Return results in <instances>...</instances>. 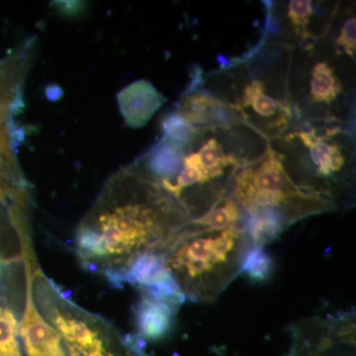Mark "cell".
I'll return each mask as SVG.
<instances>
[{
    "label": "cell",
    "instance_id": "6da1fadb",
    "mask_svg": "<svg viewBox=\"0 0 356 356\" xmlns=\"http://www.w3.org/2000/svg\"><path fill=\"white\" fill-rule=\"evenodd\" d=\"M191 221L177 200L135 168L109 178L74 236L81 266L114 287L136 259L163 254Z\"/></svg>",
    "mask_w": 356,
    "mask_h": 356
},
{
    "label": "cell",
    "instance_id": "7a4b0ae2",
    "mask_svg": "<svg viewBox=\"0 0 356 356\" xmlns=\"http://www.w3.org/2000/svg\"><path fill=\"white\" fill-rule=\"evenodd\" d=\"M233 198L247 214L245 226L250 243L259 248L273 242L300 220L337 207L332 201L295 184L281 156L270 146L261 159L236 172Z\"/></svg>",
    "mask_w": 356,
    "mask_h": 356
},
{
    "label": "cell",
    "instance_id": "3957f363",
    "mask_svg": "<svg viewBox=\"0 0 356 356\" xmlns=\"http://www.w3.org/2000/svg\"><path fill=\"white\" fill-rule=\"evenodd\" d=\"M252 247L245 224L216 231L187 224L163 261L185 299L212 303L240 274Z\"/></svg>",
    "mask_w": 356,
    "mask_h": 356
},
{
    "label": "cell",
    "instance_id": "277c9868",
    "mask_svg": "<svg viewBox=\"0 0 356 356\" xmlns=\"http://www.w3.org/2000/svg\"><path fill=\"white\" fill-rule=\"evenodd\" d=\"M33 301L55 327L67 356H143L140 339L124 337L106 318L77 305L50 280L39 264L31 275Z\"/></svg>",
    "mask_w": 356,
    "mask_h": 356
},
{
    "label": "cell",
    "instance_id": "5b68a950",
    "mask_svg": "<svg viewBox=\"0 0 356 356\" xmlns=\"http://www.w3.org/2000/svg\"><path fill=\"white\" fill-rule=\"evenodd\" d=\"M37 264L35 254L15 261H0V356H23L21 321L32 269Z\"/></svg>",
    "mask_w": 356,
    "mask_h": 356
},
{
    "label": "cell",
    "instance_id": "8992f818",
    "mask_svg": "<svg viewBox=\"0 0 356 356\" xmlns=\"http://www.w3.org/2000/svg\"><path fill=\"white\" fill-rule=\"evenodd\" d=\"M355 322L348 311L295 325L288 356H355Z\"/></svg>",
    "mask_w": 356,
    "mask_h": 356
},
{
    "label": "cell",
    "instance_id": "52a82bcc",
    "mask_svg": "<svg viewBox=\"0 0 356 356\" xmlns=\"http://www.w3.org/2000/svg\"><path fill=\"white\" fill-rule=\"evenodd\" d=\"M334 133L318 136L315 130H310L294 133L292 136L299 138L304 146L308 147L313 165V177L316 180L314 192L336 204V197L343 187L339 175L346 165V156L341 147L330 139V136Z\"/></svg>",
    "mask_w": 356,
    "mask_h": 356
},
{
    "label": "cell",
    "instance_id": "ba28073f",
    "mask_svg": "<svg viewBox=\"0 0 356 356\" xmlns=\"http://www.w3.org/2000/svg\"><path fill=\"white\" fill-rule=\"evenodd\" d=\"M10 125L0 128V205L28 213L32 205L31 187L21 170Z\"/></svg>",
    "mask_w": 356,
    "mask_h": 356
},
{
    "label": "cell",
    "instance_id": "9c48e42d",
    "mask_svg": "<svg viewBox=\"0 0 356 356\" xmlns=\"http://www.w3.org/2000/svg\"><path fill=\"white\" fill-rule=\"evenodd\" d=\"M31 41L0 60V128L9 125L11 117L20 107L26 76L34 54Z\"/></svg>",
    "mask_w": 356,
    "mask_h": 356
},
{
    "label": "cell",
    "instance_id": "30bf717a",
    "mask_svg": "<svg viewBox=\"0 0 356 356\" xmlns=\"http://www.w3.org/2000/svg\"><path fill=\"white\" fill-rule=\"evenodd\" d=\"M19 336L23 356H67L60 334L44 320L33 301L31 280Z\"/></svg>",
    "mask_w": 356,
    "mask_h": 356
},
{
    "label": "cell",
    "instance_id": "8fae6325",
    "mask_svg": "<svg viewBox=\"0 0 356 356\" xmlns=\"http://www.w3.org/2000/svg\"><path fill=\"white\" fill-rule=\"evenodd\" d=\"M247 123L261 124L259 130L282 133L288 127L290 110L286 105L274 99L266 92L261 81H252L243 89L242 103L238 106Z\"/></svg>",
    "mask_w": 356,
    "mask_h": 356
},
{
    "label": "cell",
    "instance_id": "7c38bea8",
    "mask_svg": "<svg viewBox=\"0 0 356 356\" xmlns=\"http://www.w3.org/2000/svg\"><path fill=\"white\" fill-rule=\"evenodd\" d=\"M177 111L199 131L205 129H231L238 122V106L229 104L207 93L185 96Z\"/></svg>",
    "mask_w": 356,
    "mask_h": 356
},
{
    "label": "cell",
    "instance_id": "4fadbf2b",
    "mask_svg": "<svg viewBox=\"0 0 356 356\" xmlns=\"http://www.w3.org/2000/svg\"><path fill=\"white\" fill-rule=\"evenodd\" d=\"M166 100L165 95L146 79L134 81L117 95L124 121L134 129L147 125Z\"/></svg>",
    "mask_w": 356,
    "mask_h": 356
},
{
    "label": "cell",
    "instance_id": "5bb4252c",
    "mask_svg": "<svg viewBox=\"0 0 356 356\" xmlns=\"http://www.w3.org/2000/svg\"><path fill=\"white\" fill-rule=\"evenodd\" d=\"M185 154L186 147L163 137L143 159L142 163L134 166L147 179L161 187L172 182L180 172Z\"/></svg>",
    "mask_w": 356,
    "mask_h": 356
},
{
    "label": "cell",
    "instance_id": "9a60e30c",
    "mask_svg": "<svg viewBox=\"0 0 356 356\" xmlns=\"http://www.w3.org/2000/svg\"><path fill=\"white\" fill-rule=\"evenodd\" d=\"M177 311L163 300L140 293L135 313L137 337L144 341L163 339L172 330Z\"/></svg>",
    "mask_w": 356,
    "mask_h": 356
},
{
    "label": "cell",
    "instance_id": "2e32d148",
    "mask_svg": "<svg viewBox=\"0 0 356 356\" xmlns=\"http://www.w3.org/2000/svg\"><path fill=\"white\" fill-rule=\"evenodd\" d=\"M243 211L232 196L219 199L202 216L189 221V226L205 231H216L245 224Z\"/></svg>",
    "mask_w": 356,
    "mask_h": 356
},
{
    "label": "cell",
    "instance_id": "e0dca14e",
    "mask_svg": "<svg viewBox=\"0 0 356 356\" xmlns=\"http://www.w3.org/2000/svg\"><path fill=\"white\" fill-rule=\"evenodd\" d=\"M193 154L199 168L213 182L224 177L227 168L238 163L235 156L224 153L222 145L215 138L206 140Z\"/></svg>",
    "mask_w": 356,
    "mask_h": 356
},
{
    "label": "cell",
    "instance_id": "ac0fdd59",
    "mask_svg": "<svg viewBox=\"0 0 356 356\" xmlns=\"http://www.w3.org/2000/svg\"><path fill=\"white\" fill-rule=\"evenodd\" d=\"M343 91V86L334 69L325 62L317 63L312 69L310 95L320 104H332Z\"/></svg>",
    "mask_w": 356,
    "mask_h": 356
},
{
    "label": "cell",
    "instance_id": "d6986e66",
    "mask_svg": "<svg viewBox=\"0 0 356 356\" xmlns=\"http://www.w3.org/2000/svg\"><path fill=\"white\" fill-rule=\"evenodd\" d=\"M273 273V259L264 248H250L243 261L241 273L248 276L252 282H266Z\"/></svg>",
    "mask_w": 356,
    "mask_h": 356
},
{
    "label": "cell",
    "instance_id": "ffe728a7",
    "mask_svg": "<svg viewBox=\"0 0 356 356\" xmlns=\"http://www.w3.org/2000/svg\"><path fill=\"white\" fill-rule=\"evenodd\" d=\"M161 128L163 137L185 147L191 146L199 132L198 129L191 125L177 110L163 119Z\"/></svg>",
    "mask_w": 356,
    "mask_h": 356
},
{
    "label": "cell",
    "instance_id": "44dd1931",
    "mask_svg": "<svg viewBox=\"0 0 356 356\" xmlns=\"http://www.w3.org/2000/svg\"><path fill=\"white\" fill-rule=\"evenodd\" d=\"M313 13V2L310 0H291L288 4V17L300 36H306Z\"/></svg>",
    "mask_w": 356,
    "mask_h": 356
},
{
    "label": "cell",
    "instance_id": "7402d4cb",
    "mask_svg": "<svg viewBox=\"0 0 356 356\" xmlns=\"http://www.w3.org/2000/svg\"><path fill=\"white\" fill-rule=\"evenodd\" d=\"M355 17L348 18L343 23L341 32H339V38L337 39V44L343 48L346 55L353 58H355Z\"/></svg>",
    "mask_w": 356,
    "mask_h": 356
},
{
    "label": "cell",
    "instance_id": "603a6c76",
    "mask_svg": "<svg viewBox=\"0 0 356 356\" xmlns=\"http://www.w3.org/2000/svg\"><path fill=\"white\" fill-rule=\"evenodd\" d=\"M60 13L65 16H76L83 11L84 4L81 1H56L53 2Z\"/></svg>",
    "mask_w": 356,
    "mask_h": 356
},
{
    "label": "cell",
    "instance_id": "cb8c5ba5",
    "mask_svg": "<svg viewBox=\"0 0 356 356\" xmlns=\"http://www.w3.org/2000/svg\"><path fill=\"white\" fill-rule=\"evenodd\" d=\"M46 95L50 100H58L63 95V90L58 86H49L46 89Z\"/></svg>",
    "mask_w": 356,
    "mask_h": 356
}]
</instances>
